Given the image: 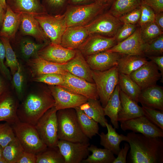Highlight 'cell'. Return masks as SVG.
<instances>
[{
  "label": "cell",
  "instance_id": "cell-48",
  "mask_svg": "<svg viewBox=\"0 0 163 163\" xmlns=\"http://www.w3.org/2000/svg\"><path fill=\"white\" fill-rule=\"evenodd\" d=\"M140 7L141 14L138 22L140 26L148 22L154 21L155 13L153 10L149 6L142 3Z\"/></svg>",
  "mask_w": 163,
  "mask_h": 163
},
{
  "label": "cell",
  "instance_id": "cell-6",
  "mask_svg": "<svg viewBox=\"0 0 163 163\" xmlns=\"http://www.w3.org/2000/svg\"><path fill=\"white\" fill-rule=\"evenodd\" d=\"M99 101L104 108L106 105L116 85L119 83V72L117 66L103 71L91 70Z\"/></svg>",
  "mask_w": 163,
  "mask_h": 163
},
{
  "label": "cell",
  "instance_id": "cell-43",
  "mask_svg": "<svg viewBox=\"0 0 163 163\" xmlns=\"http://www.w3.org/2000/svg\"><path fill=\"white\" fill-rule=\"evenodd\" d=\"M32 79L34 81L43 82L50 85L63 86L64 84L63 74L59 73L46 74Z\"/></svg>",
  "mask_w": 163,
  "mask_h": 163
},
{
  "label": "cell",
  "instance_id": "cell-50",
  "mask_svg": "<svg viewBox=\"0 0 163 163\" xmlns=\"http://www.w3.org/2000/svg\"><path fill=\"white\" fill-rule=\"evenodd\" d=\"M5 50L4 45L0 39V73L7 80L11 79L10 71L5 64Z\"/></svg>",
  "mask_w": 163,
  "mask_h": 163
},
{
  "label": "cell",
  "instance_id": "cell-5",
  "mask_svg": "<svg viewBox=\"0 0 163 163\" xmlns=\"http://www.w3.org/2000/svg\"><path fill=\"white\" fill-rule=\"evenodd\" d=\"M11 126L25 151L37 154L47 147L40 138L35 125L20 120Z\"/></svg>",
  "mask_w": 163,
  "mask_h": 163
},
{
  "label": "cell",
  "instance_id": "cell-47",
  "mask_svg": "<svg viewBox=\"0 0 163 163\" xmlns=\"http://www.w3.org/2000/svg\"><path fill=\"white\" fill-rule=\"evenodd\" d=\"M136 28L135 24H123L113 37L117 43L122 41L131 36L135 32Z\"/></svg>",
  "mask_w": 163,
  "mask_h": 163
},
{
  "label": "cell",
  "instance_id": "cell-33",
  "mask_svg": "<svg viewBox=\"0 0 163 163\" xmlns=\"http://www.w3.org/2000/svg\"><path fill=\"white\" fill-rule=\"evenodd\" d=\"M88 150L92 154L83 160V163H113L116 158L114 154L109 150L98 148L91 144L88 147Z\"/></svg>",
  "mask_w": 163,
  "mask_h": 163
},
{
  "label": "cell",
  "instance_id": "cell-49",
  "mask_svg": "<svg viewBox=\"0 0 163 163\" xmlns=\"http://www.w3.org/2000/svg\"><path fill=\"white\" fill-rule=\"evenodd\" d=\"M140 6L127 13L118 18L123 24H135L138 22L141 16Z\"/></svg>",
  "mask_w": 163,
  "mask_h": 163
},
{
  "label": "cell",
  "instance_id": "cell-4",
  "mask_svg": "<svg viewBox=\"0 0 163 163\" xmlns=\"http://www.w3.org/2000/svg\"><path fill=\"white\" fill-rule=\"evenodd\" d=\"M59 139L73 142H89L82 132L74 108L58 110L56 113Z\"/></svg>",
  "mask_w": 163,
  "mask_h": 163
},
{
  "label": "cell",
  "instance_id": "cell-62",
  "mask_svg": "<svg viewBox=\"0 0 163 163\" xmlns=\"http://www.w3.org/2000/svg\"><path fill=\"white\" fill-rule=\"evenodd\" d=\"M0 163H7L6 161L3 157L0 158Z\"/></svg>",
  "mask_w": 163,
  "mask_h": 163
},
{
  "label": "cell",
  "instance_id": "cell-2",
  "mask_svg": "<svg viewBox=\"0 0 163 163\" xmlns=\"http://www.w3.org/2000/svg\"><path fill=\"white\" fill-rule=\"evenodd\" d=\"M23 99L17 110L18 118L21 122L34 125L47 111L55 106L50 90L31 92Z\"/></svg>",
  "mask_w": 163,
  "mask_h": 163
},
{
  "label": "cell",
  "instance_id": "cell-45",
  "mask_svg": "<svg viewBox=\"0 0 163 163\" xmlns=\"http://www.w3.org/2000/svg\"><path fill=\"white\" fill-rule=\"evenodd\" d=\"M12 82L19 100L24 97V77L22 66L19 63L17 71L13 75Z\"/></svg>",
  "mask_w": 163,
  "mask_h": 163
},
{
  "label": "cell",
  "instance_id": "cell-8",
  "mask_svg": "<svg viewBox=\"0 0 163 163\" xmlns=\"http://www.w3.org/2000/svg\"><path fill=\"white\" fill-rule=\"evenodd\" d=\"M50 42L60 44L62 37L67 27L63 14L48 13L34 16Z\"/></svg>",
  "mask_w": 163,
  "mask_h": 163
},
{
  "label": "cell",
  "instance_id": "cell-32",
  "mask_svg": "<svg viewBox=\"0 0 163 163\" xmlns=\"http://www.w3.org/2000/svg\"><path fill=\"white\" fill-rule=\"evenodd\" d=\"M81 129L85 135L89 139L98 134V123L86 114L80 107L74 108Z\"/></svg>",
  "mask_w": 163,
  "mask_h": 163
},
{
  "label": "cell",
  "instance_id": "cell-3",
  "mask_svg": "<svg viewBox=\"0 0 163 163\" xmlns=\"http://www.w3.org/2000/svg\"><path fill=\"white\" fill-rule=\"evenodd\" d=\"M110 5L96 2L81 5H68L63 14L67 27L87 25L104 12Z\"/></svg>",
  "mask_w": 163,
  "mask_h": 163
},
{
  "label": "cell",
  "instance_id": "cell-42",
  "mask_svg": "<svg viewBox=\"0 0 163 163\" xmlns=\"http://www.w3.org/2000/svg\"><path fill=\"white\" fill-rule=\"evenodd\" d=\"M69 0H42L41 3L47 13L52 15L64 11L68 5Z\"/></svg>",
  "mask_w": 163,
  "mask_h": 163
},
{
  "label": "cell",
  "instance_id": "cell-24",
  "mask_svg": "<svg viewBox=\"0 0 163 163\" xmlns=\"http://www.w3.org/2000/svg\"><path fill=\"white\" fill-rule=\"evenodd\" d=\"M138 102L142 107L163 111V88L156 84L141 90Z\"/></svg>",
  "mask_w": 163,
  "mask_h": 163
},
{
  "label": "cell",
  "instance_id": "cell-31",
  "mask_svg": "<svg viewBox=\"0 0 163 163\" xmlns=\"http://www.w3.org/2000/svg\"><path fill=\"white\" fill-rule=\"evenodd\" d=\"M120 87L119 84L116 86L106 105L104 108V114L108 117L114 128L119 127L118 120V115L120 107Z\"/></svg>",
  "mask_w": 163,
  "mask_h": 163
},
{
  "label": "cell",
  "instance_id": "cell-28",
  "mask_svg": "<svg viewBox=\"0 0 163 163\" xmlns=\"http://www.w3.org/2000/svg\"><path fill=\"white\" fill-rule=\"evenodd\" d=\"M21 14L14 12L8 6L4 18L0 29V37L9 40L14 39L19 28Z\"/></svg>",
  "mask_w": 163,
  "mask_h": 163
},
{
  "label": "cell",
  "instance_id": "cell-57",
  "mask_svg": "<svg viewBox=\"0 0 163 163\" xmlns=\"http://www.w3.org/2000/svg\"><path fill=\"white\" fill-rule=\"evenodd\" d=\"M5 78L0 73V97L4 92L7 91V85L5 81ZM6 79V78H5Z\"/></svg>",
  "mask_w": 163,
  "mask_h": 163
},
{
  "label": "cell",
  "instance_id": "cell-1",
  "mask_svg": "<svg viewBox=\"0 0 163 163\" xmlns=\"http://www.w3.org/2000/svg\"><path fill=\"white\" fill-rule=\"evenodd\" d=\"M130 150L128 159L131 163H162V137L145 136L133 132L126 136Z\"/></svg>",
  "mask_w": 163,
  "mask_h": 163
},
{
  "label": "cell",
  "instance_id": "cell-54",
  "mask_svg": "<svg viewBox=\"0 0 163 163\" xmlns=\"http://www.w3.org/2000/svg\"><path fill=\"white\" fill-rule=\"evenodd\" d=\"M151 61L154 62L157 66L158 69L161 72V81L163 79V56H147Z\"/></svg>",
  "mask_w": 163,
  "mask_h": 163
},
{
  "label": "cell",
  "instance_id": "cell-30",
  "mask_svg": "<svg viewBox=\"0 0 163 163\" xmlns=\"http://www.w3.org/2000/svg\"><path fill=\"white\" fill-rule=\"evenodd\" d=\"M79 107L86 114L97 122L103 127H106L107 122L105 117L104 108L99 100L88 99L87 101Z\"/></svg>",
  "mask_w": 163,
  "mask_h": 163
},
{
  "label": "cell",
  "instance_id": "cell-55",
  "mask_svg": "<svg viewBox=\"0 0 163 163\" xmlns=\"http://www.w3.org/2000/svg\"><path fill=\"white\" fill-rule=\"evenodd\" d=\"M154 22L163 31V13L155 14Z\"/></svg>",
  "mask_w": 163,
  "mask_h": 163
},
{
  "label": "cell",
  "instance_id": "cell-34",
  "mask_svg": "<svg viewBox=\"0 0 163 163\" xmlns=\"http://www.w3.org/2000/svg\"><path fill=\"white\" fill-rule=\"evenodd\" d=\"M141 4V0H113L108 11L118 18L140 6Z\"/></svg>",
  "mask_w": 163,
  "mask_h": 163
},
{
  "label": "cell",
  "instance_id": "cell-17",
  "mask_svg": "<svg viewBox=\"0 0 163 163\" xmlns=\"http://www.w3.org/2000/svg\"><path fill=\"white\" fill-rule=\"evenodd\" d=\"M117 43L114 37L91 34L78 50L85 57L108 50Z\"/></svg>",
  "mask_w": 163,
  "mask_h": 163
},
{
  "label": "cell",
  "instance_id": "cell-38",
  "mask_svg": "<svg viewBox=\"0 0 163 163\" xmlns=\"http://www.w3.org/2000/svg\"><path fill=\"white\" fill-rule=\"evenodd\" d=\"M24 151L22 146L16 137L3 148V155L7 163H16Z\"/></svg>",
  "mask_w": 163,
  "mask_h": 163
},
{
  "label": "cell",
  "instance_id": "cell-58",
  "mask_svg": "<svg viewBox=\"0 0 163 163\" xmlns=\"http://www.w3.org/2000/svg\"><path fill=\"white\" fill-rule=\"evenodd\" d=\"M5 12L6 10L0 5V29L4 18Z\"/></svg>",
  "mask_w": 163,
  "mask_h": 163
},
{
  "label": "cell",
  "instance_id": "cell-41",
  "mask_svg": "<svg viewBox=\"0 0 163 163\" xmlns=\"http://www.w3.org/2000/svg\"><path fill=\"white\" fill-rule=\"evenodd\" d=\"M163 34L150 42L145 43L144 56L146 55V56H160L163 55Z\"/></svg>",
  "mask_w": 163,
  "mask_h": 163
},
{
  "label": "cell",
  "instance_id": "cell-44",
  "mask_svg": "<svg viewBox=\"0 0 163 163\" xmlns=\"http://www.w3.org/2000/svg\"><path fill=\"white\" fill-rule=\"evenodd\" d=\"M143 114L150 122L163 130V111L142 106Z\"/></svg>",
  "mask_w": 163,
  "mask_h": 163
},
{
  "label": "cell",
  "instance_id": "cell-56",
  "mask_svg": "<svg viewBox=\"0 0 163 163\" xmlns=\"http://www.w3.org/2000/svg\"><path fill=\"white\" fill-rule=\"evenodd\" d=\"M95 0H69L68 5H78L91 3L95 2Z\"/></svg>",
  "mask_w": 163,
  "mask_h": 163
},
{
  "label": "cell",
  "instance_id": "cell-27",
  "mask_svg": "<svg viewBox=\"0 0 163 163\" xmlns=\"http://www.w3.org/2000/svg\"><path fill=\"white\" fill-rule=\"evenodd\" d=\"M107 132L105 134L101 132L99 134L100 138V144L102 146L114 154L117 155L121 149L120 144L123 141L127 142L128 138L126 136L123 134H119L116 131V129L113 128L107 122L105 123Z\"/></svg>",
  "mask_w": 163,
  "mask_h": 163
},
{
  "label": "cell",
  "instance_id": "cell-60",
  "mask_svg": "<svg viewBox=\"0 0 163 163\" xmlns=\"http://www.w3.org/2000/svg\"><path fill=\"white\" fill-rule=\"evenodd\" d=\"M0 5L5 10H6L7 5L6 0H0Z\"/></svg>",
  "mask_w": 163,
  "mask_h": 163
},
{
  "label": "cell",
  "instance_id": "cell-21",
  "mask_svg": "<svg viewBox=\"0 0 163 163\" xmlns=\"http://www.w3.org/2000/svg\"><path fill=\"white\" fill-rule=\"evenodd\" d=\"M19 28L23 35L31 36L38 43L50 42L39 23L33 15L21 14Z\"/></svg>",
  "mask_w": 163,
  "mask_h": 163
},
{
  "label": "cell",
  "instance_id": "cell-14",
  "mask_svg": "<svg viewBox=\"0 0 163 163\" xmlns=\"http://www.w3.org/2000/svg\"><path fill=\"white\" fill-rule=\"evenodd\" d=\"M145 45L142 40L139 27L137 28L129 37L107 51L126 55H133L144 56Z\"/></svg>",
  "mask_w": 163,
  "mask_h": 163
},
{
  "label": "cell",
  "instance_id": "cell-15",
  "mask_svg": "<svg viewBox=\"0 0 163 163\" xmlns=\"http://www.w3.org/2000/svg\"><path fill=\"white\" fill-rule=\"evenodd\" d=\"M64 84L62 87L84 96L88 99L98 100L99 97L95 83L89 82L67 72L63 74Z\"/></svg>",
  "mask_w": 163,
  "mask_h": 163
},
{
  "label": "cell",
  "instance_id": "cell-23",
  "mask_svg": "<svg viewBox=\"0 0 163 163\" xmlns=\"http://www.w3.org/2000/svg\"><path fill=\"white\" fill-rule=\"evenodd\" d=\"M64 65L67 72L89 82L94 83L91 69L85 57L79 50H76L74 57Z\"/></svg>",
  "mask_w": 163,
  "mask_h": 163
},
{
  "label": "cell",
  "instance_id": "cell-52",
  "mask_svg": "<svg viewBox=\"0 0 163 163\" xmlns=\"http://www.w3.org/2000/svg\"><path fill=\"white\" fill-rule=\"evenodd\" d=\"M37 159L36 154L24 151L16 163H36Z\"/></svg>",
  "mask_w": 163,
  "mask_h": 163
},
{
  "label": "cell",
  "instance_id": "cell-9",
  "mask_svg": "<svg viewBox=\"0 0 163 163\" xmlns=\"http://www.w3.org/2000/svg\"><path fill=\"white\" fill-rule=\"evenodd\" d=\"M123 24L108 11L100 15L85 26L90 35L113 37Z\"/></svg>",
  "mask_w": 163,
  "mask_h": 163
},
{
  "label": "cell",
  "instance_id": "cell-18",
  "mask_svg": "<svg viewBox=\"0 0 163 163\" xmlns=\"http://www.w3.org/2000/svg\"><path fill=\"white\" fill-rule=\"evenodd\" d=\"M123 55L106 51L85 57L91 70L103 71L117 66L118 60Z\"/></svg>",
  "mask_w": 163,
  "mask_h": 163
},
{
  "label": "cell",
  "instance_id": "cell-13",
  "mask_svg": "<svg viewBox=\"0 0 163 163\" xmlns=\"http://www.w3.org/2000/svg\"><path fill=\"white\" fill-rule=\"evenodd\" d=\"M120 123L121 129L124 131L130 130L147 136L163 137V130L150 122L144 116Z\"/></svg>",
  "mask_w": 163,
  "mask_h": 163
},
{
  "label": "cell",
  "instance_id": "cell-36",
  "mask_svg": "<svg viewBox=\"0 0 163 163\" xmlns=\"http://www.w3.org/2000/svg\"><path fill=\"white\" fill-rule=\"evenodd\" d=\"M49 43H36L30 38H24L20 42L21 53L24 58L27 60L37 56L38 51Z\"/></svg>",
  "mask_w": 163,
  "mask_h": 163
},
{
  "label": "cell",
  "instance_id": "cell-35",
  "mask_svg": "<svg viewBox=\"0 0 163 163\" xmlns=\"http://www.w3.org/2000/svg\"><path fill=\"white\" fill-rule=\"evenodd\" d=\"M118 84L121 90L138 103V97L141 90L129 75L119 72Z\"/></svg>",
  "mask_w": 163,
  "mask_h": 163
},
{
  "label": "cell",
  "instance_id": "cell-25",
  "mask_svg": "<svg viewBox=\"0 0 163 163\" xmlns=\"http://www.w3.org/2000/svg\"><path fill=\"white\" fill-rule=\"evenodd\" d=\"M7 6L14 12L34 16L48 13L40 0H6Z\"/></svg>",
  "mask_w": 163,
  "mask_h": 163
},
{
  "label": "cell",
  "instance_id": "cell-37",
  "mask_svg": "<svg viewBox=\"0 0 163 163\" xmlns=\"http://www.w3.org/2000/svg\"><path fill=\"white\" fill-rule=\"evenodd\" d=\"M36 155V163H65L64 158L56 146L47 147Z\"/></svg>",
  "mask_w": 163,
  "mask_h": 163
},
{
  "label": "cell",
  "instance_id": "cell-39",
  "mask_svg": "<svg viewBox=\"0 0 163 163\" xmlns=\"http://www.w3.org/2000/svg\"><path fill=\"white\" fill-rule=\"evenodd\" d=\"M0 39L3 43L5 50V64L9 68L11 74L13 75L17 71L19 63L11 46L9 40L4 37H0Z\"/></svg>",
  "mask_w": 163,
  "mask_h": 163
},
{
  "label": "cell",
  "instance_id": "cell-22",
  "mask_svg": "<svg viewBox=\"0 0 163 163\" xmlns=\"http://www.w3.org/2000/svg\"><path fill=\"white\" fill-rule=\"evenodd\" d=\"M19 107L15 97L7 91L0 97V121L12 125L20 121L17 115Z\"/></svg>",
  "mask_w": 163,
  "mask_h": 163
},
{
  "label": "cell",
  "instance_id": "cell-16",
  "mask_svg": "<svg viewBox=\"0 0 163 163\" xmlns=\"http://www.w3.org/2000/svg\"><path fill=\"white\" fill-rule=\"evenodd\" d=\"M76 52V50L50 42L38 51L37 56L50 62L64 64L74 57Z\"/></svg>",
  "mask_w": 163,
  "mask_h": 163
},
{
  "label": "cell",
  "instance_id": "cell-40",
  "mask_svg": "<svg viewBox=\"0 0 163 163\" xmlns=\"http://www.w3.org/2000/svg\"><path fill=\"white\" fill-rule=\"evenodd\" d=\"M140 26L141 37L145 43L150 42L163 34V31L154 21L147 23Z\"/></svg>",
  "mask_w": 163,
  "mask_h": 163
},
{
  "label": "cell",
  "instance_id": "cell-10",
  "mask_svg": "<svg viewBox=\"0 0 163 163\" xmlns=\"http://www.w3.org/2000/svg\"><path fill=\"white\" fill-rule=\"evenodd\" d=\"M49 90L55 101L57 110L79 107L88 98L66 88L58 85H50Z\"/></svg>",
  "mask_w": 163,
  "mask_h": 163
},
{
  "label": "cell",
  "instance_id": "cell-11",
  "mask_svg": "<svg viewBox=\"0 0 163 163\" xmlns=\"http://www.w3.org/2000/svg\"><path fill=\"white\" fill-rule=\"evenodd\" d=\"M89 142H73L59 140L56 146L63 156L65 163H80L89 155Z\"/></svg>",
  "mask_w": 163,
  "mask_h": 163
},
{
  "label": "cell",
  "instance_id": "cell-61",
  "mask_svg": "<svg viewBox=\"0 0 163 163\" xmlns=\"http://www.w3.org/2000/svg\"><path fill=\"white\" fill-rule=\"evenodd\" d=\"M3 148L0 145V158L3 157Z\"/></svg>",
  "mask_w": 163,
  "mask_h": 163
},
{
  "label": "cell",
  "instance_id": "cell-51",
  "mask_svg": "<svg viewBox=\"0 0 163 163\" xmlns=\"http://www.w3.org/2000/svg\"><path fill=\"white\" fill-rule=\"evenodd\" d=\"M141 3L150 7L155 14L163 11V0H141Z\"/></svg>",
  "mask_w": 163,
  "mask_h": 163
},
{
  "label": "cell",
  "instance_id": "cell-59",
  "mask_svg": "<svg viewBox=\"0 0 163 163\" xmlns=\"http://www.w3.org/2000/svg\"><path fill=\"white\" fill-rule=\"evenodd\" d=\"M113 0H95V2L104 4L111 5Z\"/></svg>",
  "mask_w": 163,
  "mask_h": 163
},
{
  "label": "cell",
  "instance_id": "cell-12",
  "mask_svg": "<svg viewBox=\"0 0 163 163\" xmlns=\"http://www.w3.org/2000/svg\"><path fill=\"white\" fill-rule=\"evenodd\" d=\"M158 70L155 64L150 61H148L129 75L142 90L156 84L157 81L161 77Z\"/></svg>",
  "mask_w": 163,
  "mask_h": 163
},
{
  "label": "cell",
  "instance_id": "cell-19",
  "mask_svg": "<svg viewBox=\"0 0 163 163\" xmlns=\"http://www.w3.org/2000/svg\"><path fill=\"white\" fill-rule=\"evenodd\" d=\"M27 64L33 78L50 73L64 74L67 72L64 64L50 62L37 56L27 60Z\"/></svg>",
  "mask_w": 163,
  "mask_h": 163
},
{
  "label": "cell",
  "instance_id": "cell-46",
  "mask_svg": "<svg viewBox=\"0 0 163 163\" xmlns=\"http://www.w3.org/2000/svg\"><path fill=\"white\" fill-rule=\"evenodd\" d=\"M16 137L11 125L7 122L0 123V145L4 148Z\"/></svg>",
  "mask_w": 163,
  "mask_h": 163
},
{
  "label": "cell",
  "instance_id": "cell-7",
  "mask_svg": "<svg viewBox=\"0 0 163 163\" xmlns=\"http://www.w3.org/2000/svg\"><path fill=\"white\" fill-rule=\"evenodd\" d=\"M57 110L55 106L47 111L35 126L40 138L47 147L56 146L59 139Z\"/></svg>",
  "mask_w": 163,
  "mask_h": 163
},
{
  "label": "cell",
  "instance_id": "cell-26",
  "mask_svg": "<svg viewBox=\"0 0 163 163\" xmlns=\"http://www.w3.org/2000/svg\"><path fill=\"white\" fill-rule=\"evenodd\" d=\"M120 107L118 115V120L121 122L144 116L142 107L120 89Z\"/></svg>",
  "mask_w": 163,
  "mask_h": 163
},
{
  "label": "cell",
  "instance_id": "cell-53",
  "mask_svg": "<svg viewBox=\"0 0 163 163\" xmlns=\"http://www.w3.org/2000/svg\"><path fill=\"white\" fill-rule=\"evenodd\" d=\"M129 144L125 143L124 147L123 146L113 163H126V158L128 151L130 149Z\"/></svg>",
  "mask_w": 163,
  "mask_h": 163
},
{
  "label": "cell",
  "instance_id": "cell-29",
  "mask_svg": "<svg viewBox=\"0 0 163 163\" xmlns=\"http://www.w3.org/2000/svg\"><path fill=\"white\" fill-rule=\"evenodd\" d=\"M148 61L144 56L123 54L118 60L117 66L119 73L129 75Z\"/></svg>",
  "mask_w": 163,
  "mask_h": 163
},
{
  "label": "cell",
  "instance_id": "cell-20",
  "mask_svg": "<svg viewBox=\"0 0 163 163\" xmlns=\"http://www.w3.org/2000/svg\"><path fill=\"white\" fill-rule=\"evenodd\" d=\"M90 35L85 26L68 27L62 37L60 45L67 49L78 50Z\"/></svg>",
  "mask_w": 163,
  "mask_h": 163
}]
</instances>
